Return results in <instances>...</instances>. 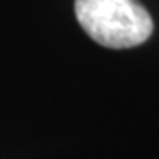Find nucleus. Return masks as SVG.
I'll list each match as a JSON object with an SVG mask.
<instances>
[{
  "mask_svg": "<svg viewBox=\"0 0 159 159\" xmlns=\"http://www.w3.org/2000/svg\"><path fill=\"white\" fill-rule=\"evenodd\" d=\"M76 20L97 44L134 48L152 35L154 21L138 0H76Z\"/></svg>",
  "mask_w": 159,
  "mask_h": 159,
  "instance_id": "f257e3e1",
  "label": "nucleus"
}]
</instances>
